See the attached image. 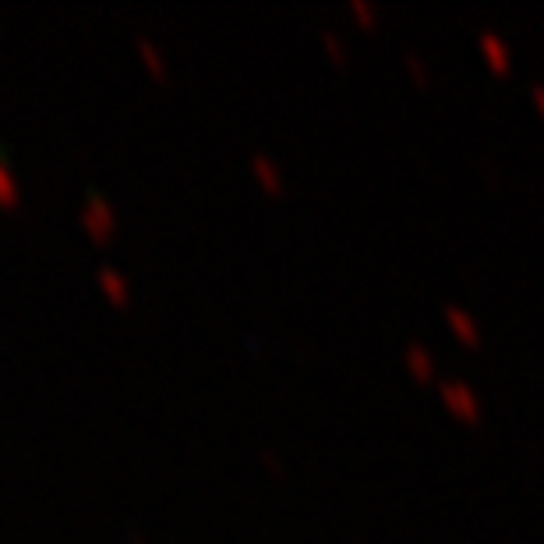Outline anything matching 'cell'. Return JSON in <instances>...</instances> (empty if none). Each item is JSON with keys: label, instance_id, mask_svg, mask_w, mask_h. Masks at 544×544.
<instances>
[{"label": "cell", "instance_id": "1", "mask_svg": "<svg viewBox=\"0 0 544 544\" xmlns=\"http://www.w3.org/2000/svg\"><path fill=\"white\" fill-rule=\"evenodd\" d=\"M439 403L446 407L449 417H456L460 424H480L484 403H480L478 389L463 379H446L439 382Z\"/></svg>", "mask_w": 544, "mask_h": 544}, {"label": "cell", "instance_id": "2", "mask_svg": "<svg viewBox=\"0 0 544 544\" xmlns=\"http://www.w3.org/2000/svg\"><path fill=\"white\" fill-rule=\"evenodd\" d=\"M78 223H82V233H85L93 244H106V241H114V233H117V209L110 205L106 194L93 192L85 198L82 213H78Z\"/></svg>", "mask_w": 544, "mask_h": 544}, {"label": "cell", "instance_id": "3", "mask_svg": "<svg viewBox=\"0 0 544 544\" xmlns=\"http://www.w3.org/2000/svg\"><path fill=\"white\" fill-rule=\"evenodd\" d=\"M248 170H252V181L258 184V192H262V194H269V198H280V194L287 192L283 166L272 160V156L255 153V156H252V163H248Z\"/></svg>", "mask_w": 544, "mask_h": 544}, {"label": "cell", "instance_id": "4", "mask_svg": "<svg viewBox=\"0 0 544 544\" xmlns=\"http://www.w3.org/2000/svg\"><path fill=\"white\" fill-rule=\"evenodd\" d=\"M478 50L480 57H484V64H488V71H495V74H509L512 71V50L509 43H506V35L484 29L478 35Z\"/></svg>", "mask_w": 544, "mask_h": 544}, {"label": "cell", "instance_id": "5", "mask_svg": "<svg viewBox=\"0 0 544 544\" xmlns=\"http://www.w3.org/2000/svg\"><path fill=\"white\" fill-rule=\"evenodd\" d=\"M442 319H446L449 332H452L463 347H480V340H484L480 321L474 319L467 308H460V304H446V308H442Z\"/></svg>", "mask_w": 544, "mask_h": 544}, {"label": "cell", "instance_id": "6", "mask_svg": "<svg viewBox=\"0 0 544 544\" xmlns=\"http://www.w3.org/2000/svg\"><path fill=\"white\" fill-rule=\"evenodd\" d=\"M403 368H407V375L420 385L435 382V375H439V361H435V353L428 351L424 343H410V347L403 351Z\"/></svg>", "mask_w": 544, "mask_h": 544}, {"label": "cell", "instance_id": "7", "mask_svg": "<svg viewBox=\"0 0 544 544\" xmlns=\"http://www.w3.org/2000/svg\"><path fill=\"white\" fill-rule=\"evenodd\" d=\"M96 283H99V293L110 301V308H128L131 304V283L121 269L103 265L96 272Z\"/></svg>", "mask_w": 544, "mask_h": 544}, {"label": "cell", "instance_id": "8", "mask_svg": "<svg viewBox=\"0 0 544 544\" xmlns=\"http://www.w3.org/2000/svg\"><path fill=\"white\" fill-rule=\"evenodd\" d=\"M134 54H138V64L149 71V78H153V82H166V78H170V64H166V54H163V50L156 46V43H153V39L138 35V39H134Z\"/></svg>", "mask_w": 544, "mask_h": 544}, {"label": "cell", "instance_id": "9", "mask_svg": "<svg viewBox=\"0 0 544 544\" xmlns=\"http://www.w3.org/2000/svg\"><path fill=\"white\" fill-rule=\"evenodd\" d=\"M351 15L361 29H375L379 25V7L371 0H351Z\"/></svg>", "mask_w": 544, "mask_h": 544}, {"label": "cell", "instance_id": "10", "mask_svg": "<svg viewBox=\"0 0 544 544\" xmlns=\"http://www.w3.org/2000/svg\"><path fill=\"white\" fill-rule=\"evenodd\" d=\"M321 50H325V57L332 64H347V43H343V35H336L332 29L321 33Z\"/></svg>", "mask_w": 544, "mask_h": 544}, {"label": "cell", "instance_id": "11", "mask_svg": "<svg viewBox=\"0 0 544 544\" xmlns=\"http://www.w3.org/2000/svg\"><path fill=\"white\" fill-rule=\"evenodd\" d=\"M0 205H18V181L7 166H0Z\"/></svg>", "mask_w": 544, "mask_h": 544}, {"label": "cell", "instance_id": "12", "mask_svg": "<svg viewBox=\"0 0 544 544\" xmlns=\"http://www.w3.org/2000/svg\"><path fill=\"white\" fill-rule=\"evenodd\" d=\"M407 71H410V78H414V85H431V71L424 64V57L420 54H407Z\"/></svg>", "mask_w": 544, "mask_h": 544}, {"label": "cell", "instance_id": "13", "mask_svg": "<svg viewBox=\"0 0 544 544\" xmlns=\"http://www.w3.org/2000/svg\"><path fill=\"white\" fill-rule=\"evenodd\" d=\"M530 103H534V110L544 117V85H530Z\"/></svg>", "mask_w": 544, "mask_h": 544}]
</instances>
